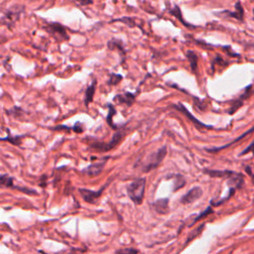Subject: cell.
Masks as SVG:
<instances>
[{
	"instance_id": "44dd1931",
	"label": "cell",
	"mask_w": 254,
	"mask_h": 254,
	"mask_svg": "<svg viewBox=\"0 0 254 254\" xmlns=\"http://www.w3.org/2000/svg\"><path fill=\"white\" fill-rule=\"evenodd\" d=\"M18 16H19V13L14 14V12L12 10L7 11L5 13V15L3 16V23H5V25H10L18 18Z\"/></svg>"
},
{
	"instance_id": "30bf717a",
	"label": "cell",
	"mask_w": 254,
	"mask_h": 254,
	"mask_svg": "<svg viewBox=\"0 0 254 254\" xmlns=\"http://www.w3.org/2000/svg\"><path fill=\"white\" fill-rule=\"evenodd\" d=\"M252 132H254V126H252L250 129H248L246 132H244V133H242L240 136H238L237 138H235L233 141H231L230 143H228V144H226V145H223V146H219V147H213V148H207V149H205L207 152H209V153H214V152H218V151H221V150H223V149H225V148H227V147H229V146H232V145H234L235 143H237L238 141H240V140H242L244 137H246L247 135H249L250 133H252Z\"/></svg>"
},
{
	"instance_id": "7c38bea8",
	"label": "cell",
	"mask_w": 254,
	"mask_h": 254,
	"mask_svg": "<svg viewBox=\"0 0 254 254\" xmlns=\"http://www.w3.org/2000/svg\"><path fill=\"white\" fill-rule=\"evenodd\" d=\"M220 14H226L228 17H231V18H234L236 20L242 21L243 17H244V10L242 8L241 3L240 2H236L235 3V10L234 11L225 10V11H221Z\"/></svg>"
},
{
	"instance_id": "d4e9b609",
	"label": "cell",
	"mask_w": 254,
	"mask_h": 254,
	"mask_svg": "<svg viewBox=\"0 0 254 254\" xmlns=\"http://www.w3.org/2000/svg\"><path fill=\"white\" fill-rule=\"evenodd\" d=\"M137 253H138V250L134 248H124L116 251V254H137Z\"/></svg>"
},
{
	"instance_id": "9c48e42d",
	"label": "cell",
	"mask_w": 254,
	"mask_h": 254,
	"mask_svg": "<svg viewBox=\"0 0 254 254\" xmlns=\"http://www.w3.org/2000/svg\"><path fill=\"white\" fill-rule=\"evenodd\" d=\"M45 29L53 34V35H59L61 39H68V36L66 35L65 29L62 24L59 23H49L47 26H45Z\"/></svg>"
},
{
	"instance_id": "7402d4cb",
	"label": "cell",
	"mask_w": 254,
	"mask_h": 254,
	"mask_svg": "<svg viewBox=\"0 0 254 254\" xmlns=\"http://www.w3.org/2000/svg\"><path fill=\"white\" fill-rule=\"evenodd\" d=\"M7 132L9 133V130H7ZM21 138H22V137H19V136H12V135L9 133V134H8V137L0 138V141H9L11 144L18 146V145L21 144Z\"/></svg>"
},
{
	"instance_id": "5bb4252c",
	"label": "cell",
	"mask_w": 254,
	"mask_h": 254,
	"mask_svg": "<svg viewBox=\"0 0 254 254\" xmlns=\"http://www.w3.org/2000/svg\"><path fill=\"white\" fill-rule=\"evenodd\" d=\"M203 172L213 178H224L229 179L233 175V171H227V170H203Z\"/></svg>"
},
{
	"instance_id": "83f0119b",
	"label": "cell",
	"mask_w": 254,
	"mask_h": 254,
	"mask_svg": "<svg viewBox=\"0 0 254 254\" xmlns=\"http://www.w3.org/2000/svg\"><path fill=\"white\" fill-rule=\"evenodd\" d=\"M91 3H92V1H81V2H79L80 5H87V4H91Z\"/></svg>"
},
{
	"instance_id": "9a60e30c",
	"label": "cell",
	"mask_w": 254,
	"mask_h": 254,
	"mask_svg": "<svg viewBox=\"0 0 254 254\" xmlns=\"http://www.w3.org/2000/svg\"><path fill=\"white\" fill-rule=\"evenodd\" d=\"M95 86H96V81L93 80L85 89V93H84V104L85 106H88V104L92 101L93 99V95L95 93Z\"/></svg>"
},
{
	"instance_id": "8fae6325",
	"label": "cell",
	"mask_w": 254,
	"mask_h": 254,
	"mask_svg": "<svg viewBox=\"0 0 254 254\" xmlns=\"http://www.w3.org/2000/svg\"><path fill=\"white\" fill-rule=\"evenodd\" d=\"M136 98V94L135 93H131V92H124L121 94H117L114 96V101H116L119 104H125L127 106H131L134 102Z\"/></svg>"
},
{
	"instance_id": "cb8c5ba5",
	"label": "cell",
	"mask_w": 254,
	"mask_h": 254,
	"mask_svg": "<svg viewBox=\"0 0 254 254\" xmlns=\"http://www.w3.org/2000/svg\"><path fill=\"white\" fill-rule=\"evenodd\" d=\"M114 21H116V22H123L124 24L128 25L129 27H135L136 26L134 20L132 18H130V17H123V18H120V19H115Z\"/></svg>"
},
{
	"instance_id": "3957f363",
	"label": "cell",
	"mask_w": 254,
	"mask_h": 254,
	"mask_svg": "<svg viewBox=\"0 0 254 254\" xmlns=\"http://www.w3.org/2000/svg\"><path fill=\"white\" fill-rule=\"evenodd\" d=\"M124 137V132L123 130H119L117 131L113 136L112 139L108 142H94V143H90L89 144V148L94 150L95 152H107L111 149H113Z\"/></svg>"
},
{
	"instance_id": "ffe728a7",
	"label": "cell",
	"mask_w": 254,
	"mask_h": 254,
	"mask_svg": "<svg viewBox=\"0 0 254 254\" xmlns=\"http://www.w3.org/2000/svg\"><path fill=\"white\" fill-rule=\"evenodd\" d=\"M186 185V180L182 175H175L174 176V186H173V190L177 191L181 188H183Z\"/></svg>"
},
{
	"instance_id": "d6986e66",
	"label": "cell",
	"mask_w": 254,
	"mask_h": 254,
	"mask_svg": "<svg viewBox=\"0 0 254 254\" xmlns=\"http://www.w3.org/2000/svg\"><path fill=\"white\" fill-rule=\"evenodd\" d=\"M107 107H108L109 111H108V115L106 116V122H107V124H108L111 128H113V129H117V128H118V126L112 122V117H113V115L116 113L115 107H114L111 103H107Z\"/></svg>"
},
{
	"instance_id": "2e32d148",
	"label": "cell",
	"mask_w": 254,
	"mask_h": 254,
	"mask_svg": "<svg viewBox=\"0 0 254 254\" xmlns=\"http://www.w3.org/2000/svg\"><path fill=\"white\" fill-rule=\"evenodd\" d=\"M107 48L109 50H118L121 54V57L125 56V49L123 47V43L120 40L117 39H111L108 43H107Z\"/></svg>"
},
{
	"instance_id": "52a82bcc",
	"label": "cell",
	"mask_w": 254,
	"mask_h": 254,
	"mask_svg": "<svg viewBox=\"0 0 254 254\" xmlns=\"http://www.w3.org/2000/svg\"><path fill=\"white\" fill-rule=\"evenodd\" d=\"M202 195V190L199 187H193L191 188L190 190H188L181 198V202L184 204H189V203H192L195 200H197L198 198H200V196Z\"/></svg>"
},
{
	"instance_id": "4fadbf2b",
	"label": "cell",
	"mask_w": 254,
	"mask_h": 254,
	"mask_svg": "<svg viewBox=\"0 0 254 254\" xmlns=\"http://www.w3.org/2000/svg\"><path fill=\"white\" fill-rule=\"evenodd\" d=\"M154 208L158 213L161 214H166L169 212V198L165 197V198H160L157 199L154 203Z\"/></svg>"
},
{
	"instance_id": "6da1fadb",
	"label": "cell",
	"mask_w": 254,
	"mask_h": 254,
	"mask_svg": "<svg viewBox=\"0 0 254 254\" xmlns=\"http://www.w3.org/2000/svg\"><path fill=\"white\" fill-rule=\"evenodd\" d=\"M145 188H146L145 178L136 179L127 186V194L135 204L142 203L144 193H145Z\"/></svg>"
},
{
	"instance_id": "ac0fdd59",
	"label": "cell",
	"mask_w": 254,
	"mask_h": 254,
	"mask_svg": "<svg viewBox=\"0 0 254 254\" xmlns=\"http://www.w3.org/2000/svg\"><path fill=\"white\" fill-rule=\"evenodd\" d=\"M169 12H170L173 16H175L178 20H180V22H181V23H183V25H185L186 27H191V26H190V25H189V23H188L187 21H185V19L183 18V16H182V12H181V9L179 8V6L175 5L173 8L169 9Z\"/></svg>"
},
{
	"instance_id": "277c9868",
	"label": "cell",
	"mask_w": 254,
	"mask_h": 254,
	"mask_svg": "<svg viewBox=\"0 0 254 254\" xmlns=\"http://www.w3.org/2000/svg\"><path fill=\"white\" fill-rule=\"evenodd\" d=\"M107 160H108L107 158H102L99 161H97L95 163H92L91 165L87 166L85 169H83L81 171L82 174H84V175H86L88 177H96V176H98L102 172V170H103Z\"/></svg>"
},
{
	"instance_id": "e0dca14e",
	"label": "cell",
	"mask_w": 254,
	"mask_h": 254,
	"mask_svg": "<svg viewBox=\"0 0 254 254\" xmlns=\"http://www.w3.org/2000/svg\"><path fill=\"white\" fill-rule=\"evenodd\" d=\"M187 59L188 61L190 62V68L193 72H196V69H197V56L195 55L194 52L192 51H188L187 52Z\"/></svg>"
},
{
	"instance_id": "4316f807",
	"label": "cell",
	"mask_w": 254,
	"mask_h": 254,
	"mask_svg": "<svg viewBox=\"0 0 254 254\" xmlns=\"http://www.w3.org/2000/svg\"><path fill=\"white\" fill-rule=\"evenodd\" d=\"M212 212V209H211V207H207L203 212H201L196 218H195V220H194V222H196L197 220H199V219H201V218H203L204 216H207L209 213H211Z\"/></svg>"
},
{
	"instance_id": "484cf974",
	"label": "cell",
	"mask_w": 254,
	"mask_h": 254,
	"mask_svg": "<svg viewBox=\"0 0 254 254\" xmlns=\"http://www.w3.org/2000/svg\"><path fill=\"white\" fill-rule=\"evenodd\" d=\"M248 153H252V154L254 155V141H253L246 149H244V150L239 154V156H243V155H246V154H248Z\"/></svg>"
},
{
	"instance_id": "8992f818",
	"label": "cell",
	"mask_w": 254,
	"mask_h": 254,
	"mask_svg": "<svg viewBox=\"0 0 254 254\" xmlns=\"http://www.w3.org/2000/svg\"><path fill=\"white\" fill-rule=\"evenodd\" d=\"M173 107L176 108V109H178L180 112H182L190 121H191V123H192L196 128H203V127L211 128V126H207V125H205L204 123L200 122L198 119H196V118L186 108V106H185L183 103L179 102V103H177V104H174Z\"/></svg>"
},
{
	"instance_id": "7a4b0ae2",
	"label": "cell",
	"mask_w": 254,
	"mask_h": 254,
	"mask_svg": "<svg viewBox=\"0 0 254 254\" xmlns=\"http://www.w3.org/2000/svg\"><path fill=\"white\" fill-rule=\"evenodd\" d=\"M166 154H167V147L166 146H163V147L159 148L156 152H154L150 156H148V158L146 159L145 163L142 166V171L144 173H148V172L156 169L162 163Z\"/></svg>"
},
{
	"instance_id": "5b68a950",
	"label": "cell",
	"mask_w": 254,
	"mask_h": 254,
	"mask_svg": "<svg viewBox=\"0 0 254 254\" xmlns=\"http://www.w3.org/2000/svg\"><path fill=\"white\" fill-rule=\"evenodd\" d=\"M106 186H103L99 190H90L87 189H78V192L81 195L82 199L88 203H94L102 193V190Z\"/></svg>"
},
{
	"instance_id": "ba28073f",
	"label": "cell",
	"mask_w": 254,
	"mask_h": 254,
	"mask_svg": "<svg viewBox=\"0 0 254 254\" xmlns=\"http://www.w3.org/2000/svg\"><path fill=\"white\" fill-rule=\"evenodd\" d=\"M253 93V90H252V85H248L244 91L243 94H241L239 96L238 99H236L232 104H231V107L228 109V114H234L242 105H243V101L248 98L250 96V94Z\"/></svg>"
},
{
	"instance_id": "603a6c76",
	"label": "cell",
	"mask_w": 254,
	"mask_h": 254,
	"mask_svg": "<svg viewBox=\"0 0 254 254\" xmlns=\"http://www.w3.org/2000/svg\"><path fill=\"white\" fill-rule=\"evenodd\" d=\"M122 78H123V76L119 73H111L110 77H109V80H108V84L109 85L118 84L122 80Z\"/></svg>"
}]
</instances>
